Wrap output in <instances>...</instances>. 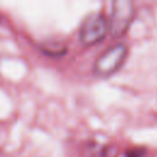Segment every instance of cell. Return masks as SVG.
Returning <instances> with one entry per match:
<instances>
[{
  "instance_id": "cell-3",
  "label": "cell",
  "mask_w": 157,
  "mask_h": 157,
  "mask_svg": "<svg viewBox=\"0 0 157 157\" xmlns=\"http://www.w3.org/2000/svg\"><path fill=\"white\" fill-rule=\"evenodd\" d=\"M109 31L108 20L99 12H92L85 17L80 26L78 36L83 44L92 45L101 42Z\"/></svg>"
},
{
  "instance_id": "cell-1",
  "label": "cell",
  "mask_w": 157,
  "mask_h": 157,
  "mask_svg": "<svg viewBox=\"0 0 157 157\" xmlns=\"http://www.w3.org/2000/svg\"><path fill=\"white\" fill-rule=\"evenodd\" d=\"M128 56V47L123 43L114 44L104 50L94 61L93 71L97 76L107 77L120 69Z\"/></svg>"
},
{
  "instance_id": "cell-4",
  "label": "cell",
  "mask_w": 157,
  "mask_h": 157,
  "mask_svg": "<svg viewBox=\"0 0 157 157\" xmlns=\"http://www.w3.org/2000/svg\"><path fill=\"white\" fill-rule=\"evenodd\" d=\"M144 156V150L141 148H131L125 152V157H142Z\"/></svg>"
},
{
  "instance_id": "cell-2",
  "label": "cell",
  "mask_w": 157,
  "mask_h": 157,
  "mask_svg": "<svg viewBox=\"0 0 157 157\" xmlns=\"http://www.w3.org/2000/svg\"><path fill=\"white\" fill-rule=\"evenodd\" d=\"M135 16V6L134 2L129 0H117L112 4L109 22V32L113 37L123 36L130 23L132 22Z\"/></svg>"
}]
</instances>
